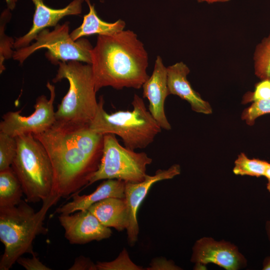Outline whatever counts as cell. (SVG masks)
Segmentation results:
<instances>
[{
	"mask_svg": "<svg viewBox=\"0 0 270 270\" xmlns=\"http://www.w3.org/2000/svg\"><path fill=\"white\" fill-rule=\"evenodd\" d=\"M263 270H270V255L264 258L262 262Z\"/></svg>",
	"mask_w": 270,
	"mask_h": 270,
	"instance_id": "cell-31",
	"label": "cell"
},
{
	"mask_svg": "<svg viewBox=\"0 0 270 270\" xmlns=\"http://www.w3.org/2000/svg\"><path fill=\"white\" fill-rule=\"evenodd\" d=\"M42 144L54 171L52 194L66 198L87 187L98 168L104 134L89 124L56 121L44 132L34 134Z\"/></svg>",
	"mask_w": 270,
	"mask_h": 270,
	"instance_id": "cell-1",
	"label": "cell"
},
{
	"mask_svg": "<svg viewBox=\"0 0 270 270\" xmlns=\"http://www.w3.org/2000/svg\"><path fill=\"white\" fill-rule=\"evenodd\" d=\"M89 7V12L84 16L82 24L70 33L72 39L76 40L85 36L94 34L109 36L124 30L125 22L119 19L114 22H106L98 16L94 4H92L90 0H84Z\"/></svg>",
	"mask_w": 270,
	"mask_h": 270,
	"instance_id": "cell-18",
	"label": "cell"
},
{
	"mask_svg": "<svg viewBox=\"0 0 270 270\" xmlns=\"http://www.w3.org/2000/svg\"><path fill=\"white\" fill-rule=\"evenodd\" d=\"M100 96L96 115L89 124L90 129L98 134H112L119 136L124 146L132 150L142 149L152 143L162 128L148 110L143 99L134 94L132 110H118L108 114L104 108Z\"/></svg>",
	"mask_w": 270,
	"mask_h": 270,
	"instance_id": "cell-4",
	"label": "cell"
},
{
	"mask_svg": "<svg viewBox=\"0 0 270 270\" xmlns=\"http://www.w3.org/2000/svg\"><path fill=\"white\" fill-rule=\"evenodd\" d=\"M70 270H98L96 264L82 256L77 257Z\"/></svg>",
	"mask_w": 270,
	"mask_h": 270,
	"instance_id": "cell-29",
	"label": "cell"
},
{
	"mask_svg": "<svg viewBox=\"0 0 270 270\" xmlns=\"http://www.w3.org/2000/svg\"><path fill=\"white\" fill-rule=\"evenodd\" d=\"M24 192L12 167L0 172V208L16 206L22 201Z\"/></svg>",
	"mask_w": 270,
	"mask_h": 270,
	"instance_id": "cell-19",
	"label": "cell"
},
{
	"mask_svg": "<svg viewBox=\"0 0 270 270\" xmlns=\"http://www.w3.org/2000/svg\"><path fill=\"white\" fill-rule=\"evenodd\" d=\"M264 176L266 177L267 180L266 189L270 192V163H269L264 173Z\"/></svg>",
	"mask_w": 270,
	"mask_h": 270,
	"instance_id": "cell-30",
	"label": "cell"
},
{
	"mask_svg": "<svg viewBox=\"0 0 270 270\" xmlns=\"http://www.w3.org/2000/svg\"><path fill=\"white\" fill-rule=\"evenodd\" d=\"M16 152V137L0 132V172L11 168Z\"/></svg>",
	"mask_w": 270,
	"mask_h": 270,
	"instance_id": "cell-23",
	"label": "cell"
},
{
	"mask_svg": "<svg viewBox=\"0 0 270 270\" xmlns=\"http://www.w3.org/2000/svg\"><path fill=\"white\" fill-rule=\"evenodd\" d=\"M254 60L256 76L261 80H270V32L256 46Z\"/></svg>",
	"mask_w": 270,
	"mask_h": 270,
	"instance_id": "cell-20",
	"label": "cell"
},
{
	"mask_svg": "<svg viewBox=\"0 0 270 270\" xmlns=\"http://www.w3.org/2000/svg\"><path fill=\"white\" fill-rule=\"evenodd\" d=\"M98 270H142L144 268L134 263L127 250L124 248L118 256L110 262H97Z\"/></svg>",
	"mask_w": 270,
	"mask_h": 270,
	"instance_id": "cell-24",
	"label": "cell"
},
{
	"mask_svg": "<svg viewBox=\"0 0 270 270\" xmlns=\"http://www.w3.org/2000/svg\"><path fill=\"white\" fill-rule=\"evenodd\" d=\"M192 252L190 261L195 264L194 270H204L209 264L226 270H238L247 266V260L238 248L224 240L202 237L196 242Z\"/></svg>",
	"mask_w": 270,
	"mask_h": 270,
	"instance_id": "cell-10",
	"label": "cell"
},
{
	"mask_svg": "<svg viewBox=\"0 0 270 270\" xmlns=\"http://www.w3.org/2000/svg\"><path fill=\"white\" fill-rule=\"evenodd\" d=\"M17 152L11 166L28 202H43L52 194L54 171L48 154L32 134L16 137Z\"/></svg>",
	"mask_w": 270,
	"mask_h": 270,
	"instance_id": "cell-6",
	"label": "cell"
},
{
	"mask_svg": "<svg viewBox=\"0 0 270 270\" xmlns=\"http://www.w3.org/2000/svg\"><path fill=\"white\" fill-rule=\"evenodd\" d=\"M91 56L96 92L106 86L140 89L149 78L148 52L130 30L98 36Z\"/></svg>",
	"mask_w": 270,
	"mask_h": 270,
	"instance_id": "cell-2",
	"label": "cell"
},
{
	"mask_svg": "<svg viewBox=\"0 0 270 270\" xmlns=\"http://www.w3.org/2000/svg\"><path fill=\"white\" fill-rule=\"evenodd\" d=\"M180 173V166L174 164L167 170H158L153 176L146 174L142 182H126L124 198L128 214V223L126 230L130 245L134 244L138 240L139 226L136 218L137 212L151 186L156 182L172 179Z\"/></svg>",
	"mask_w": 270,
	"mask_h": 270,
	"instance_id": "cell-11",
	"label": "cell"
},
{
	"mask_svg": "<svg viewBox=\"0 0 270 270\" xmlns=\"http://www.w3.org/2000/svg\"><path fill=\"white\" fill-rule=\"evenodd\" d=\"M7 8L9 9L10 10H12L14 9L16 3L18 0H6Z\"/></svg>",
	"mask_w": 270,
	"mask_h": 270,
	"instance_id": "cell-33",
	"label": "cell"
},
{
	"mask_svg": "<svg viewBox=\"0 0 270 270\" xmlns=\"http://www.w3.org/2000/svg\"><path fill=\"white\" fill-rule=\"evenodd\" d=\"M269 163L264 160L250 158L244 153L242 152L234 162L233 172L236 175L264 176Z\"/></svg>",
	"mask_w": 270,
	"mask_h": 270,
	"instance_id": "cell-21",
	"label": "cell"
},
{
	"mask_svg": "<svg viewBox=\"0 0 270 270\" xmlns=\"http://www.w3.org/2000/svg\"><path fill=\"white\" fill-rule=\"evenodd\" d=\"M152 159L144 152H138L122 146L116 135L104 134L103 151L100 162L87 186L102 180L117 179L126 182L143 181L146 166Z\"/></svg>",
	"mask_w": 270,
	"mask_h": 270,
	"instance_id": "cell-8",
	"label": "cell"
},
{
	"mask_svg": "<svg viewBox=\"0 0 270 270\" xmlns=\"http://www.w3.org/2000/svg\"><path fill=\"white\" fill-rule=\"evenodd\" d=\"M265 228L266 233L270 243V220H268L266 222Z\"/></svg>",
	"mask_w": 270,
	"mask_h": 270,
	"instance_id": "cell-34",
	"label": "cell"
},
{
	"mask_svg": "<svg viewBox=\"0 0 270 270\" xmlns=\"http://www.w3.org/2000/svg\"><path fill=\"white\" fill-rule=\"evenodd\" d=\"M147 270H182L174 262L170 260H167L164 258H156L154 259Z\"/></svg>",
	"mask_w": 270,
	"mask_h": 270,
	"instance_id": "cell-28",
	"label": "cell"
},
{
	"mask_svg": "<svg viewBox=\"0 0 270 270\" xmlns=\"http://www.w3.org/2000/svg\"><path fill=\"white\" fill-rule=\"evenodd\" d=\"M16 262L26 270H51L52 269L42 264L36 256V254L32 258L20 256Z\"/></svg>",
	"mask_w": 270,
	"mask_h": 270,
	"instance_id": "cell-27",
	"label": "cell"
},
{
	"mask_svg": "<svg viewBox=\"0 0 270 270\" xmlns=\"http://www.w3.org/2000/svg\"><path fill=\"white\" fill-rule=\"evenodd\" d=\"M60 199L52 194L38 212L23 200L16 206L0 208V240L4 246L0 270H10L24 254H36L33 241L37 236L47 233L44 221L48 210Z\"/></svg>",
	"mask_w": 270,
	"mask_h": 270,
	"instance_id": "cell-3",
	"label": "cell"
},
{
	"mask_svg": "<svg viewBox=\"0 0 270 270\" xmlns=\"http://www.w3.org/2000/svg\"><path fill=\"white\" fill-rule=\"evenodd\" d=\"M105 226L121 232L128 223V209L124 198H109L99 201L88 209Z\"/></svg>",
	"mask_w": 270,
	"mask_h": 270,
	"instance_id": "cell-17",
	"label": "cell"
},
{
	"mask_svg": "<svg viewBox=\"0 0 270 270\" xmlns=\"http://www.w3.org/2000/svg\"><path fill=\"white\" fill-rule=\"evenodd\" d=\"M52 82L62 79L69 82V89L55 112L56 121L89 124L98 106L91 64L80 62H60Z\"/></svg>",
	"mask_w": 270,
	"mask_h": 270,
	"instance_id": "cell-5",
	"label": "cell"
},
{
	"mask_svg": "<svg viewBox=\"0 0 270 270\" xmlns=\"http://www.w3.org/2000/svg\"><path fill=\"white\" fill-rule=\"evenodd\" d=\"M144 98L149 102L148 110L162 129L172 126L164 112V102L170 95L167 82V67L160 56H156L152 73L142 86Z\"/></svg>",
	"mask_w": 270,
	"mask_h": 270,
	"instance_id": "cell-13",
	"label": "cell"
},
{
	"mask_svg": "<svg viewBox=\"0 0 270 270\" xmlns=\"http://www.w3.org/2000/svg\"><path fill=\"white\" fill-rule=\"evenodd\" d=\"M46 87L50 92L49 99L44 95L38 96L34 105L35 110L29 116H22L20 110L6 112L2 116L0 132L16 137L28 134H41L51 128L56 121L54 106L55 86L48 82Z\"/></svg>",
	"mask_w": 270,
	"mask_h": 270,
	"instance_id": "cell-9",
	"label": "cell"
},
{
	"mask_svg": "<svg viewBox=\"0 0 270 270\" xmlns=\"http://www.w3.org/2000/svg\"><path fill=\"white\" fill-rule=\"evenodd\" d=\"M9 9L4 10L0 16V73L6 69L4 62V60L12 58L14 40L8 36L4 32L6 24L11 18V13Z\"/></svg>",
	"mask_w": 270,
	"mask_h": 270,
	"instance_id": "cell-22",
	"label": "cell"
},
{
	"mask_svg": "<svg viewBox=\"0 0 270 270\" xmlns=\"http://www.w3.org/2000/svg\"><path fill=\"white\" fill-rule=\"evenodd\" d=\"M84 0H73L64 8L54 9L44 4L43 0H32L35 7L32 26L24 35L16 38L14 48L28 46L39 32L48 27L56 26L64 16L80 14Z\"/></svg>",
	"mask_w": 270,
	"mask_h": 270,
	"instance_id": "cell-14",
	"label": "cell"
},
{
	"mask_svg": "<svg viewBox=\"0 0 270 270\" xmlns=\"http://www.w3.org/2000/svg\"><path fill=\"white\" fill-rule=\"evenodd\" d=\"M125 184L126 182L120 180H106L89 194L80 196L78 193L72 194V200L60 206L56 212L60 214H70L87 210L93 204L107 198H124Z\"/></svg>",
	"mask_w": 270,
	"mask_h": 270,
	"instance_id": "cell-16",
	"label": "cell"
},
{
	"mask_svg": "<svg viewBox=\"0 0 270 270\" xmlns=\"http://www.w3.org/2000/svg\"><path fill=\"white\" fill-rule=\"evenodd\" d=\"M270 99V80H263L256 84L252 92H248L242 99V103L246 104L259 100Z\"/></svg>",
	"mask_w": 270,
	"mask_h": 270,
	"instance_id": "cell-26",
	"label": "cell"
},
{
	"mask_svg": "<svg viewBox=\"0 0 270 270\" xmlns=\"http://www.w3.org/2000/svg\"><path fill=\"white\" fill-rule=\"evenodd\" d=\"M64 230V236L72 244H84L93 240L110 238V228L104 226L89 210H80L72 214H60L58 216Z\"/></svg>",
	"mask_w": 270,
	"mask_h": 270,
	"instance_id": "cell-12",
	"label": "cell"
},
{
	"mask_svg": "<svg viewBox=\"0 0 270 270\" xmlns=\"http://www.w3.org/2000/svg\"><path fill=\"white\" fill-rule=\"evenodd\" d=\"M190 72L183 62L167 67V82L169 94L176 95L188 102L192 110L206 114L212 113L210 104L204 100L192 87L187 76Z\"/></svg>",
	"mask_w": 270,
	"mask_h": 270,
	"instance_id": "cell-15",
	"label": "cell"
},
{
	"mask_svg": "<svg viewBox=\"0 0 270 270\" xmlns=\"http://www.w3.org/2000/svg\"><path fill=\"white\" fill-rule=\"evenodd\" d=\"M198 2H206L209 4L226 2L230 0H196Z\"/></svg>",
	"mask_w": 270,
	"mask_h": 270,
	"instance_id": "cell-32",
	"label": "cell"
},
{
	"mask_svg": "<svg viewBox=\"0 0 270 270\" xmlns=\"http://www.w3.org/2000/svg\"><path fill=\"white\" fill-rule=\"evenodd\" d=\"M69 30L68 22L62 24H58L52 30L44 29L36 37L35 42L14 50L12 58L22 64L35 52L46 48V56L53 64L76 60L90 64L91 50L93 48L92 44L85 38L73 40Z\"/></svg>",
	"mask_w": 270,
	"mask_h": 270,
	"instance_id": "cell-7",
	"label": "cell"
},
{
	"mask_svg": "<svg viewBox=\"0 0 270 270\" xmlns=\"http://www.w3.org/2000/svg\"><path fill=\"white\" fill-rule=\"evenodd\" d=\"M268 114H270V99L256 100L244 110L242 119L248 125L252 126L257 118Z\"/></svg>",
	"mask_w": 270,
	"mask_h": 270,
	"instance_id": "cell-25",
	"label": "cell"
}]
</instances>
